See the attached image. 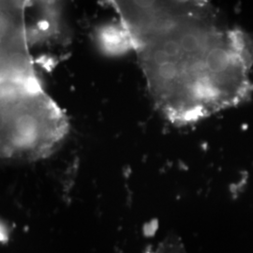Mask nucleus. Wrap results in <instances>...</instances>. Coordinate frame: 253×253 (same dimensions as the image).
Here are the masks:
<instances>
[{
  "label": "nucleus",
  "instance_id": "nucleus-1",
  "mask_svg": "<svg viewBox=\"0 0 253 253\" xmlns=\"http://www.w3.org/2000/svg\"><path fill=\"white\" fill-rule=\"evenodd\" d=\"M157 109L189 125L253 95V41L206 1H111Z\"/></svg>",
  "mask_w": 253,
  "mask_h": 253
},
{
  "label": "nucleus",
  "instance_id": "nucleus-2",
  "mask_svg": "<svg viewBox=\"0 0 253 253\" xmlns=\"http://www.w3.org/2000/svg\"><path fill=\"white\" fill-rule=\"evenodd\" d=\"M61 109L39 79L0 84V159L33 162L46 158L68 132Z\"/></svg>",
  "mask_w": 253,
  "mask_h": 253
},
{
  "label": "nucleus",
  "instance_id": "nucleus-3",
  "mask_svg": "<svg viewBox=\"0 0 253 253\" xmlns=\"http://www.w3.org/2000/svg\"><path fill=\"white\" fill-rule=\"evenodd\" d=\"M27 1H0V84L36 79L27 33Z\"/></svg>",
  "mask_w": 253,
  "mask_h": 253
},
{
  "label": "nucleus",
  "instance_id": "nucleus-4",
  "mask_svg": "<svg viewBox=\"0 0 253 253\" xmlns=\"http://www.w3.org/2000/svg\"><path fill=\"white\" fill-rule=\"evenodd\" d=\"M149 253H187L180 239L174 235L168 236Z\"/></svg>",
  "mask_w": 253,
  "mask_h": 253
}]
</instances>
